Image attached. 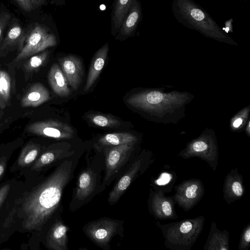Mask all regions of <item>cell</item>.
<instances>
[{"label": "cell", "mask_w": 250, "mask_h": 250, "mask_svg": "<svg viewBox=\"0 0 250 250\" xmlns=\"http://www.w3.org/2000/svg\"><path fill=\"white\" fill-rule=\"evenodd\" d=\"M66 161L50 175H26L17 179L0 210V246L15 232L30 234L28 249L33 250L61 201L71 173Z\"/></svg>", "instance_id": "cell-1"}, {"label": "cell", "mask_w": 250, "mask_h": 250, "mask_svg": "<svg viewBox=\"0 0 250 250\" xmlns=\"http://www.w3.org/2000/svg\"><path fill=\"white\" fill-rule=\"evenodd\" d=\"M171 8L176 20L206 37L226 43H237L219 26L208 13L193 0H173Z\"/></svg>", "instance_id": "cell-2"}, {"label": "cell", "mask_w": 250, "mask_h": 250, "mask_svg": "<svg viewBox=\"0 0 250 250\" xmlns=\"http://www.w3.org/2000/svg\"><path fill=\"white\" fill-rule=\"evenodd\" d=\"M57 44L55 35L46 28L35 24L27 32L23 46L14 60L18 62L44 51Z\"/></svg>", "instance_id": "cell-3"}, {"label": "cell", "mask_w": 250, "mask_h": 250, "mask_svg": "<svg viewBox=\"0 0 250 250\" xmlns=\"http://www.w3.org/2000/svg\"><path fill=\"white\" fill-rule=\"evenodd\" d=\"M27 131L34 135L57 139H69L73 137L72 127L64 123L55 121H38L29 125Z\"/></svg>", "instance_id": "cell-4"}, {"label": "cell", "mask_w": 250, "mask_h": 250, "mask_svg": "<svg viewBox=\"0 0 250 250\" xmlns=\"http://www.w3.org/2000/svg\"><path fill=\"white\" fill-rule=\"evenodd\" d=\"M9 24L6 35L0 43V58L16 49L20 52L26 37L27 31L23 29L18 20L11 19Z\"/></svg>", "instance_id": "cell-5"}, {"label": "cell", "mask_w": 250, "mask_h": 250, "mask_svg": "<svg viewBox=\"0 0 250 250\" xmlns=\"http://www.w3.org/2000/svg\"><path fill=\"white\" fill-rule=\"evenodd\" d=\"M42 152V146L40 144L30 141L22 148L18 157L10 167L9 171L17 176H21Z\"/></svg>", "instance_id": "cell-6"}, {"label": "cell", "mask_w": 250, "mask_h": 250, "mask_svg": "<svg viewBox=\"0 0 250 250\" xmlns=\"http://www.w3.org/2000/svg\"><path fill=\"white\" fill-rule=\"evenodd\" d=\"M133 143L112 146L106 149L105 180L115 174L128 159Z\"/></svg>", "instance_id": "cell-7"}, {"label": "cell", "mask_w": 250, "mask_h": 250, "mask_svg": "<svg viewBox=\"0 0 250 250\" xmlns=\"http://www.w3.org/2000/svg\"><path fill=\"white\" fill-rule=\"evenodd\" d=\"M61 69L68 83L77 90L82 82L83 68L81 60L76 56L68 55L59 59Z\"/></svg>", "instance_id": "cell-8"}, {"label": "cell", "mask_w": 250, "mask_h": 250, "mask_svg": "<svg viewBox=\"0 0 250 250\" xmlns=\"http://www.w3.org/2000/svg\"><path fill=\"white\" fill-rule=\"evenodd\" d=\"M118 224L114 221L104 219L90 224L86 231L89 237L96 243L106 245L114 235Z\"/></svg>", "instance_id": "cell-9"}, {"label": "cell", "mask_w": 250, "mask_h": 250, "mask_svg": "<svg viewBox=\"0 0 250 250\" xmlns=\"http://www.w3.org/2000/svg\"><path fill=\"white\" fill-rule=\"evenodd\" d=\"M143 17L141 3L135 0L115 36V39L124 40L134 35Z\"/></svg>", "instance_id": "cell-10"}, {"label": "cell", "mask_w": 250, "mask_h": 250, "mask_svg": "<svg viewBox=\"0 0 250 250\" xmlns=\"http://www.w3.org/2000/svg\"><path fill=\"white\" fill-rule=\"evenodd\" d=\"M68 228L61 221H56L48 229L45 237L46 247L53 250L67 249Z\"/></svg>", "instance_id": "cell-11"}, {"label": "cell", "mask_w": 250, "mask_h": 250, "mask_svg": "<svg viewBox=\"0 0 250 250\" xmlns=\"http://www.w3.org/2000/svg\"><path fill=\"white\" fill-rule=\"evenodd\" d=\"M109 50V44L105 43L94 54L91 61L87 80L84 87L87 91L99 77L106 60Z\"/></svg>", "instance_id": "cell-12"}, {"label": "cell", "mask_w": 250, "mask_h": 250, "mask_svg": "<svg viewBox=\"0 0 250 250\" xmlns=\"http://www.w3.org/2000/svg\"><path fill=\"white\" fill-rule=\"evenodd\" d=\"M50 99L48 90L41 83L32 84L22 97L21 105L23 107H35Z\"/></svg>", "instance_id": "cell-13"}, {"label": "cell", "mask_w": 250, "mask_h": 250, "mask_svg": "<svg viewBox=\"0 0 250 250\" xmlns=\"http://www.w3.org/2000/svg\"><path fill=\"white\" fill-rule=\"evenodd\" d=\"M48 80L53 91L61 97H67L70 94L67 80L59 65L54 63L48 74Z\"/></svg>", "instance_id": "cell-14"}, {"label": "cell", "mask_w": 250, "mask_h": 250, "mask_svg": "<svg viewBox=\"0 0 250 250\" xmlns=\"http://www.w3.org/2000/svg\"><path fill=\"white\" fill-rule=\"evenodd\" d=\"M135 0H115L111 14V33L117 34Z\"/></svg>", "instance_id": "cell-15"}, {"label": "cell", "mask_w": 250, "mask_h": 250, "mask_svg": "<svg viewBox=\"0 0 250 250\" xmlns=\"http://www.w3.org/2000/svg\"><path fill=\"white\" fill-rule=\"evenodd\" d=\"M139 164L138 162L133 164L114 187L109 194L108 202L110 205L116 203L128 188L139 169Z\"/></svg>", "instance_id": "cell-16"}, {"label": "cell", "mask_w": 250, "mask_h": 250, "mask_svg": "<svg viewBox=\"0 0 250 250\" xmlns=\"http://www.w3.org/2000/svg\"><path fill=\"white\" fill-rule=\"evenodd\" d=\"M94 185L93 172L90 169L83 171L79 177L75 198L79 200L85 199L93 192Z\"/></svg>", "instance_id": "cell-17"}, {"label": "cell", "mask_w": 250, "mask_h": 250, "mask_svg": "<svg viewBox=\"0 0 250 250\" xmlns=\"http://www.w3.org/2000/svg\"><path fill=\"white\" fill-rule=\"evenodd\" d=\"M136 140V137L129 133H113L101 137L98 143L104 146H109L134 143Z\"/></svg>", "instance_id": "cell-18"}, {"label": "cell", "mask_w": 250, "mask_h": 250, "mask_svg": "<svg viewBox=\"0 0 250 250\" xmlns=\"http://www.w3.org/2000/svg\"><path fill=\"white\" fill-rule=\"evenodd\" d=\"M12 89L11 79L9 74L0 69V108L4 109L8 105Z\"/></svg>", "instance_id": "cell-19"}, {"label": "cell", "mask_w": 250, "mask_h": 250, "mask_svg": "<svg viewBox=\"0 0 250 250\" xmlns=\"http://www.w3.org/2000/svg\"><path fill=\"white\" fill-rule=\"evenodd\" d=\"M16 148L15 144L0 146V181L5 176L9 162Z\"/></svg>", "instance_id": "cell-20"}, {"label": "cell", "mask_w": 250, "mask_h": 250, "mask_svg": "<svg viewBox=\"0 0 250 250\" xmlns=\"http://www.w3.org/2000/svg\"><path fill=\"white\" fill-rule=\"evenodd\" d=\"M89 119L93 124L100 127H112L120 125V122L118 120L108 115H91Z\"/></svg>", "instance_id": "cell-21"}, {"label": "cell", "mask_w": 250, "mask_h": 250, "mask_svg": "<svg viewBox=\"0 0 250 250\" xmlns=\"http://www.w3.org/2000/svg\"><path fill=\"white\" fill-rule=\"evenodd\" d=\"M49 55V51H42L33 55L25 63L24 67L28 72H31L41 66L46 61Z\"/></svg>", "instance_id": "cell-22"}, {"label": "cell", "mask_w": 250, "mask_h": 250, "mask_svg": "<svg viewBox=\"0 0 250 250\" xmlns=\"http://www.w3.org/2000/svg\"><path fill=\"white\" fill-rule=\"evenodd\" d=\"M17 180V178H13L6 180L0 184V210Z\"/></svg>", "instance_id": "cell-23"}, {"label": "cell", "mask_w": 250, "mask_h": 250, "mask_svg": "<svg viewBox=\"0 0 250 250\" xmlns=\"http://www.w3.org/2000/svg\"><path fill=\"white\" fill-rule=\"evenodd\" d=\"M12 19V15L8 10L0 9V43L4 31Z\"/></svg>", "instance_id": "cell-24"}, {"label": "cell", "mask_w": 250, "mask_h": 250, "mask_svg": "<svg viewBox=\"0 0 250 250\" xmlns=\"http://www.w3.org/2000/svg\"><path fill=\"white\" fill-rule=\"evenodd\" d=\"M19 6L25 11H30L34 9L30 0H15Z\"/></svg>", "instance_id": "cell-25"}, {"label": "cell", "mask_w": 250, "mask_h": 250, "mask_svg": "<svg viewBox=\"0 0 250 250\" xmlns=\"http://www.w3.org/2000/svg\"><path fill=\"white\" fill-rule=\"evenodd\" d=\"M197 186L196 185H192L188 187L186 191V197L188 198H194L196 196Z\"/></svg>", "instance_id": "cell-26"}, {"label": "cell", "mask_w": 250, "mask_h": 250, "mask_svg": "<svg viewBox=\"0 0 250 250\" xmlns=\"http://www.w3.org/2000/svg\"><path fill=\"white\" fill-rule=\"evenodd\" d=\"M207 144L203 141H197L193 145V149L197 152L203 151L207 149Z\"/></svg>", "instance_id": "cell-27"}, {"label": "cell", "mask_w": 250, "mask_h": 250, "mask_svg": "<svg viewBox=\"0 0 250 250\" xmlns=\"http://www.w3.org/2000/svg\"><path fill=\"white\" fill-rule=\"evenodd\" d=\"M232 189L233 193L237 196H241L243 190L241 185L238 182H235L232 185Z\"/></svg>", "instance_id": "cell-28"}, {"label": "cell", "mask_w": 250, "mask_h": 250, "mask_svg": "<svg viewBox=\"0 0 250 250\" xmlns=\"http://www.w3.org/2000/svg\"><path fill=\"white\" fill-rule=\"evenodd\" d=\"M233 21L232 19H229L225 22V27L222 28L227 34L233 32Z\"/></svg>", "instance_id": "cell-29"}, {"label": "cell", "mask_w": 250, "mask_h": 250, "mask_svg": "<svg viewBox=\"0 0 250 250\" xmlns=\"http://www.w3.org/2000/svg\"><path fill=\"white\" fill-rule=\"evenodd\" d=\"M162 208L163 212L166 215L168 216L171 214V207L168 202L165 201L162 204Z\"/></svg>", "instance_id": "cell-30"}, {"label": "cell", "mask_w": 250, "mask_h": 250, "mask_svg": "<svg viewBox=\"0 0 250 250\" xmlns=\"http://www.w3.org/2000/svg\"><path fill=\"white\" fill-rule=\"evenodd\" d=\"M192 229V224L189 222L183 223L180 227V231L183 233L188 232Z\"/></svg>", "instance_id": "cell-31"}, {"label": "cell", "mask_w": 250, "mask_h": 250, "mask_svg": "<svg viewBox=\"0 0 250 250\" xmlns=\"http://www.w3.org/2000/svg\"><path fill=\"white\" fill-rule=\"evenodd\" d=\"M170 179V177L169 174L164 173L162 174L161 178L157 181V183L159 185L166 184L168 183Z\"/></svg>", "instance_id": "cell-32"}, {"label": "cell", "mask_w": 250, "mask_h": 250, "mask_svg": "<svg viewBox=\"0 0 250 250\" xmlns=\"http://www.w3.org/2000/svg\"><path fill=\"white\" fill-rule=\"evenodd\" d=\"M34 8H37L45 2V0H30Z\"/></svg>", "instance_id": "cell-33"}, {"label": "cell", "mask_w": 250, "mask_h": 250, "mask_svg": "<svg viewBox=\"0 0 250 250\" xmlns=\"http://www.w3.org/2000/svg\"><path fill=\"white\" fill-rule=\"evenodd\" d=\"M243 123V120L241 118L236 119L233 122V125L234 127H239Z\"/></svg>", "instance_id": "cell-34"}, {"label": "cell", "mask_w": 250, "mask_h": 250, "mask_svg": "<svg viewBox=\"0 0 250 250\" xmlns=\"http://www.w3.org/2000/svg\"><path fill=\"white\" fill-rule=\"evenodd\" d=\"M244 238L246 241L248 242H250V230L248 229V230L246 232L245 234L244 235Z\"/></svg>", "instance_id": "cell-35"}, {"label": "cell", "mask_w": 250, "mask_h": 250, "mask_svg": "<svg viewBox=\"0 0 250 250\" xmlns=\"http://www.w3.org/2000/svg\"></svg>", "instance_id": "cell-36"}]
</instances>
